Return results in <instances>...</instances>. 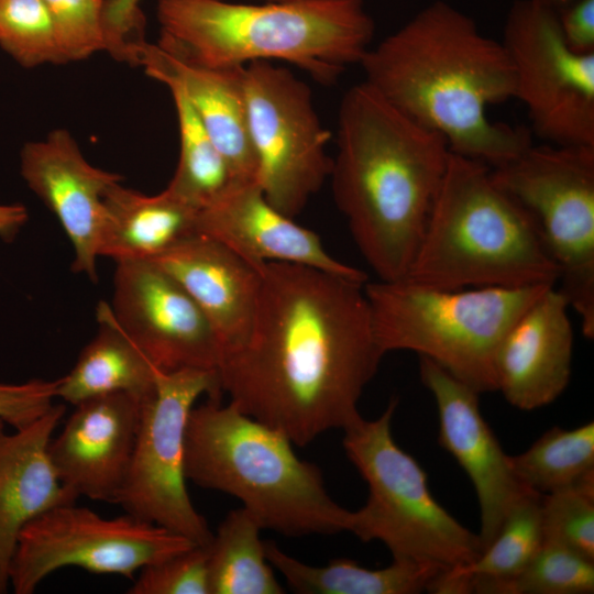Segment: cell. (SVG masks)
I'll use <instances>...</instances> for the list:
<instances>
[{
	"instance_id": "1",
	"label": "cell",
	"mask_w": 594,
	"mask_h": 594,
	"mask_svg": "<svg viewBox=\"0 0 594 594\" xmlns=\"http://www.w3.org/2000/svg\"><path fill=\"white\" fill-rule=\"evenodd\" d=\"M246 340L218 369L221 392L245 415L306 446L361 415L359 400L384 356L364 284L309 266H261Z\"/></svg>"
},
{
	"instance_id": "2",
	"label": "cell",
	"mask_w": 594,
	"mask_h": 594,
	"mask_svg": "<svg viewBox=\"0 0 594 594\" xmlns=\"http://www.w3.org/2000/svg\"><path fill=\"white\" fill-rule=\"evenodd\" d=\"M364 81L415 122L441 134L451 152L498 167L532 144L525 128L493 122L486 110L515 96L502 41L448 2L435 1L370 47Z\"/></svg>"
},
{
	"instance_id": "3",
	"label": "cell",
	"mask_w": 594,
	"mask_h": 594,
	"mask_svg": "<svg viewBox=\"0 0 594 594\" xmlns=\"http://www.w3.org/2000/svg\"><path fill=\"white\" fill-rule=\"evenodd\" d=\"M450 152L441 134L365 81L343 95L329 178L334 202L378 279L407 276Z\"/></svg>"
},
{
	"instance_id": "4",
	"label": "cell",
	"mask_w": 594,
	"mask_h": 594,
	"mask_svg": "<svg viewBox=\"0 0 594 594\" xmlns=\"http://www.w3.org/2000/svg\"><path fill=\"white\" fill-rule=\"evenodd\" d=\"M156 14L157 45L188 62L222 68L278 59L323 84L360 64L375 29L364 0H158Z\"/></svg>"
},
{
	"instance_id": "5",
	"label": "cell",
	"mask_w": 594,
	"mask_h": 594,
	"mask_svg": "<svg viewBox=\"0 0 594 594\" xmlns=\"http://www.w3.org/2000/svg\"><path fill=\"white\" fill-rule=\"evenodd\" d=\"M293 444L231 403L209 398L187 420L186 477L237 497L262 529L287 537L350 531L353 510L332 499L320 469Z\"/></svg>"
},
{
	"instance_id": "6",
	"label": "cell",
	"mask_w": 594,
	"mask_h": 594,
	"mask_svg": "<svg viewBox=\"0 0 594 594\" xmlns=\"http://www.w3.org/2000/svg\"><path fill=\"white\" fill-rule=\"evenodd\" d=\"M405 278L457 289L557 286L559 271L531 215L496 184L491 167L450 152Z\"/></svg>"
},
{
	"instance_id": "7",
	"label": "cell",
	"mask_w": 594,
	"mask_h": 594,
	"mask_svg": "<svg viewBox=\"0 0 594 594\" xmlns=\"http://www.w3.org/2000/svg\"><path fill=\"white\" fill-rule=\"evenodd\" d=\"M550 286L439 288L408 278L364 284L385 355L411 351L477 393L497 391L495 355L518 316Z\"/></svg>"
},
{
	"instance_id": "8",
	"label": "cell",
	"mask_w": 594,
	"mask_h": 594,
	"mask_svg": "<svg viewBox=\"0 0 594 594\" xmlns=\"http://www.w3.org/2000/svg\"><path fill=\"white\" fill-rule=\"evenodd\" d=\"M393 398L374 420L360 417L343 429V448L369 488L353 510L349 532L378 540L394 560L427 563L448 571L473 562L483 551L479 534L461 525L433 497L427 473L392 435Z\"/></svg>"
},
{
	"instance_id": "9",
	"label": "cell",
	"mask_w": 594,
	"mask_h": 594,
	"mask_svg": "<svg viewBox=\"0 0 594 594\" xmlns=\"http://www.w3.org/2000/svg\"><path fill=\"white\" fill-rule=\"evenodd\" d=\"M497 185L534 218L559 271L560 293L594 338V146L530 144L491 168Z\"/></svg>"
},
{
	"instance_id": "10",
	"label": "cell",
	"mask_w": 594,
	"mask_h": 594,
	"mask_svg": "<svg viewBox=\"0 0 594 594\" xmlns=\"http://www.w3.org/2000/svg\"><path fill=\"white\" fill-rule=\"evenodd\" d=\"M204 394L221 397L217 371H158L154 393L143 404L131 462L114 499L127 514L200 546H207L213 532L188 494L185 438L189 414Z\"/></svg>"
},
{
	"instance_id": "11",
	"label": "cell",
	"mask_w": 594,
	"mask_h": 594,
	"mask_svg": "<svg viewBox=\"0 0 594 594\" xmlns=\"http://www.w3.org/2000/svg\"><path fill=\"white\" fill-rule=\"evenodd\" d=\"M244 92L258 185L275 209L294 218L329 178L330 133L309 86L286 67L270 61L246 64Z\"/></svg>"
},
{
	"instance_id": "12",
	"label": "cell",
	"mask_w": 594,
	"mask_h": 594,
	"mask_svg": "<svg viewBox=\"0 0 594 594\" xmlns=\"http://www.w3.org/2000/svg\"><path fill=\"white\" fill-rule=\"evenodd\" d=\"M193 546L186 537L130 514L106 518L73 503L54 507L22 528L9 582L15 594H32L65 566L132 579L143 566Z\"/></svg>"
},
{
	"instance_id": "13",
	"label": "cell",
	"mask_w": 594,
	"mask_h": 594,
	"mask_svg": "<svg viewBox=\"0 0 594 594\" xmlns=\"http://www.w3.org/2000/svg\"><path fill=\"white\" fill-rule=\"evenodd\" d=\"M502 43L515 73V96L547 143L594 146V53L565 43L558 11L536 0L510 7Z\"/></svg>"
},
{
	"instance_id": "14",
	"label": "cell",
	"mask_w": 594,
	"mask_h": 594,
	"mask_svg": "<svg viewBox=\"0 0 594 594\" xmlns=\"http://www.w3.org/2000/svg\"><path fill=\"white\" fill-rule=\"evenodd\" d=\"M110 307L156 370L218 371L223 348L213 327L182 285L155 263L118 262Z\"/></svg>"
},
{
	"instance_id": "15",
	"label": "cell",
	"mask_w": 594,
	"mask_h": 594,
	"mask_svg": "<svg viewBox=\"0 0 594 594\" xmlns=\"http://www.w3.org/2000/svg\"><path fill=\"white\" fill-rule=\"evenodd\" d=\"M419 374L437 404L439 444L455 459L474 486L481 513L479 537L484 550L510 509L531 491L516 480L508 455L483 418L480 393L427 358L419 356Z\"/></svg>"
},
{
	"instance_id": "16",
	"label": "cell",
	"mask_w": 594,
	"mask_h": 594,
	"mask_svg": "<svg viewBox=\"0 0 594 594\" xmlns=\"http://www.w3.org/2000/svg\"><path fill=\"white\" fill-rule=\"evenodd\" d=\"M20 173L69 238L75 254L73 271L95 282L105 194L122 182V176L91 165L66 129L25 143L20 152Z\"/></svg>"
},
{
	"instance_id": "17",
	"label": "cell",
	"mask_w": 594,
	"mask_h": 594,
	"mask_svg": "<svg viewBox=\"0 0 594 594\" xmlns=\"http://www.w3.org/2000/svg\"><path fill=\"white\" fill-rule=\"evenodd\" d=\"M144 402L112 393L75 405L48 454L55 472L77 497L114 503L127 475Z\"/></svg>"
},
{
	"instance_id": "18",
	"label": "cell",
	"mask_w": 594,
	"mask_h": 594,
	"mask_svg": "<svg viewBox=\"0 0 594 594\" xmlns=\"http://www.w3.org/2000/svg\"><path fill=\"white\" fill-rule=\"evenodd\" d=\"M196 230L256 267L270 262L290 263L366 282L362 271L331 256L316 232L275 209L258 183L234 184L201 208Z\"/></svg>"
},
{
	"instance_id": "19",
	"label": "cell",
	"mask_w": 594,
	"mask_h": 594,
	"mask_svg": "<svg viewBox=\"0 0 594 594\" xmlns=\"http://www.w3.org/2000/svg\"><path fill=\"white\" fill-rule=\"evenodd\" d=\"M569 304L546 288L512 323L495 355L497 391L514 407L534 410L554 402L572 372L574 332Z\"/></svg>"
},
{
	"instance_id": "20",
	"label": "cell",
	"mask_w": 594,
	"mask_h": 594,
	"mask_svg": "<svg viewBox=\"0 0 594 594\" xmlns=\"http://www.w3.org/2000/svg\"><path fill=\"white\" fill-rule=\"evenodd\" d=\"M128 63L147 76L176 85L188 99L238 184L258 183V166L248 128L244 67L213 68L180 58L157 44L130 47Z\"/></svg>"
},
{
	"instance_id": "21",
	"label": "cell",
	"mask_w": 594,
	"mask_h": 594,
	"mask_svg": "<svg viewBox=\"0 0 594 594\" xmlns=\"http://www.w3.org/2000/svg\"><path fill=\"white\" fill-rule=\"evenodd\" d=\"M151 262L175 278L199 306L222 344L223 356L246 340L257 310L261 266L201 234Z\"/></svg>"
},
{
	"instance_id": "22",
	"label": "cell",
	"mask_w": 594,
	"mask_h": 594,
	"mask_svg": "<svg viewBox=\"0 0 594 594\" xmlns=\"http://www.w3.org/2000/svg\"><path fill=\"white\" fill-rule=\"evenodd\" d=\"M65 415L53 405L31 425L6 431L0 419V594L10 585L9 566L22 528L45 512L78 498L59 481L48 444Z\"/></svg>"
},
{
	"instance_id": "23",
	"label": "cell",
	"mask_w": 594,
	"mask_h": 594,
	"mask_svg": "<svg viewBox=\"0 0 594 594\" xmlns=\"http://www.w3.org/2000/svg\"><path fill=\"white\" fill-rule=\"evenodd\" d=\"M103 204L98 256L117 263L151 261L197 234L199 209L167 187L148 196L118 182L107 189Z\"/></svg>"
},
{
	"instance_id": "24",
	"label": "cell",
	"mask_w": 594,
	"mask_h": 594,
	"mask_svg": "<svg viewBox=\"0 0 594 594\" xmlns=\"http://www.w3.org/2000/svg\"><path fill=\"white\" fill-rule=\"evenodd\" d=\"M98 331L82 349L70 372L58 378L57 397L77 405L112 394H131L146 402L154 393L156 370L120 327L110 305L97 307Z\"/></svg>"
},
{
	"instance_id": "25",
	"label": "cell",
	"mask_w": 594,
	"mask_h": 594,
	"mask_svg": "<svg viewBox=\"0 0 594 594\" xmlns=\"http://www.w3.org/2000/svg\"><path fill=\"white\" fill-rule=\"evenodd\" d=\"M271 565L299 594H416L427 591L443 571L407 560H394L382 569H367L349 559L322 566L310 565L287 554L274 541H265Z\"/></svg>"
},
{
	"instance_id": "26",
	"label": "cell",
	"mask_w": 594,
	"mask_h": 594,
	"mask_svg": "<svg viewBox=\"0 0 594 594\" xmlns=\"http://www.w3.org/2000/svg\"><path fill=\"white\" fill-rule=\"evenodd\" d=\"M543 544L541 494L524 495L506 516L494 540L470 564L440 573L427 592L466 594L480 581H502L520 573Z\"/></svg>"
},
{
	"instance_id": "27",
	"label": "cell",
	"mask_w": 594,
	"mask_h": 594,
	"mask_svg": "<svg viewBox=\"0 0 594 594\" xmlns=\"http://www.w3.org/2000/svg\"><path fill=\"white\" fill-rule=\"evenodd\" d=\"M262 527L245 508L228 513L208 547L210 594H283L265 553Z\"/></svg>"
},
{
	"instance_id": "28",
	"label": "cell",
	"mask_w": 594,
	"mask_h": 594,
	"mask_svg": "<svg viewBox=\"0 0 594 594\" xmlns=\"http://www.w3.org/2000/svg\"><path fill=\"white\" fill-rule=\"evenodd\" d=\"M508 461L516 480L531 492L543 495L573 486L594 475V422L553 427Z\"/></svg>"
},
{
	"instance_id": "29",
	"label": "cell",
	"mask_w": 594,
	"mask_h": 594,
	"mask_svg": "<svg viewBox=\"0 0 594 594\" xmlns=\"http://www.w3.org/2000/svg\"><path fill=\"white\" fill-rule=\"evenodd\" d=\"M175 105L179 156L167 188L197 209H201L238 184L194 108L183 91L165 85Z\"/></svg>"
},
{
	"instance_id": "30",
	"label": "cell",
	"mask_w": 594,
	"mask_h": 594,
	"mask_svg": "<svg viewBox=\"0 0 594 594\" xmlns=\"http://www.w3.org/2000/svg\"><path fill=\"white\" fill-rule=\"evenodd\" d=\"M594 592V561L564 547L543 542L527 566L502 581L473 583L480 594H590Z\"/></svg>"
},
{
	"instance_id": "31",
	"label": "cell",
	"mask_w": 594,
	"mask_h": 594,
	"mask_svg": "<svg viewBox=\"0 0 594 594\" xmlns=\"http://www.w3.org/2000/svg\"><path fill=\"white\" fill-rule=\"evenodd\" d=\"M0 47L25 68L67 63L44 0H0Z\"/></svg>"
},
{
	"instance_id": "32",
	"label": "cell",
	"mask_w": 594,
	"mask_h": 594,
	"mask_svg": "<svg viewBox=\"0 0 594 594\" xmlns=\"http://www.w3.org/2000/svg\"><path fill=\"white\" fill-rule=\"evenodd\" d=\"M543 542L564 547L594 561V475L541 494Z\"/></svg>"
},
{
	"instance_id": "33",
	"label": "cell",
	"mask_w": 594,
	"mask_h": 594,
	"mask_svg": "<svg viewBox=\"0 0 594 594\" xmlns=\"http://www.w3.org/2000/svg\"><path fill=\"white\" fill-rule=\"evenodd\" d=\"M105 0H44L66 62L107 52Z\"/></svg>"
},
{
	"instance_id": "34",
	"label": "cell",
	"mask_w": 594,
	"mask_h": 594,
	"mask_svg": "<svg viewBox=\"0 0 594 594\" xmlns=\"http://www.w3.org/2000/svg\"><path fill=\"white\" fill-rule=\"evenodd\" d=\"M129 594H210L208 547L191 548L143 566Z\"/></svg>"
},
{
	"instance_id": "35",
	"label": "cell",
	"mask_w": 594,
	"mask_h": 594,
	"mask_svg": "<svg viewBox=\"0 0 594 594\" xmlns=\"http://www.w3.org/2000/svg\"><path fill=\"white\" fill-rule=\"evenodd\" d=\"M58 380H30L21 384L0 383V419L13 429L42 417L57 397Z\"/></svg>"
},
{
	"instance_id": "36",
	"label": "cell",
	"mask_w": 594,
	"mask_h": 594,
	"mask_svg": "<svg viewBox=\"0 0 594 594\" xmlns=\"http://www.w3.org/2000/svg\"><path fill=\"white\" fill-rule=\"evenodd\" d=\"M142 0H105L103 29L107 52L119 61H127L129 47L144 41Z\"/></svg>"
},
{
	"instance_id": "37",
	"label": "cell",
	"mask_w": 594,
	"mask_h": 594,
	"mask_svg": "<svg viewBox=\"0 0 594 594\" xmlns=\"http://www.w3.org/2000/svg\"><path fill=\"white\" fill-rule=\"evenodd\" d=\"M562 36L574 52L594 53V0H575L558 11Z\"/></svg>"
},
{
	"instance_id": "38",
	"label": "cell",
	"mask_w": 594,
	"mask_h": 594,
	"mask_svg": "<svg viewBox=\"0 0 594 594\" xmlns=\"http://www.w3.org/2000/svg\"><path fill=\"white\" fill-rule=\"evenodd\" d=\"M29 218L26 208L21 204H0V239L11 242L18 235Z\"/></svg>"
},
{
	"instance_id": "39",
	"label": "cell",
	"mask_w": 594,
	"mask_h": 594,
	"mask_svg": "<svg viewBox=\"0 0 594 594\" xmlns=\"http://www.w3.org/2000/svg\"><path fill=\"white\" fill-rule=\"evenodd\" d=\"M536 1L559 11L560 9L569 6L570 3L574 2L575 0H536Z\"/></svg>"
},
{
	"instance_id": "40",
	"label": "cell",
	"mask_w": 594,
	"mask_h": 594,
	"mask_svg": "<svg viewBox=\"0 0 594 594\" xmlns=\"http://www.w3.org/2000/svg\"><path fill=\"white\" fill-rule=\"evenodd\" d=\"M266 3H288V2H299V1H308V0H261Z\"/></svg>"
}]
</instances>
